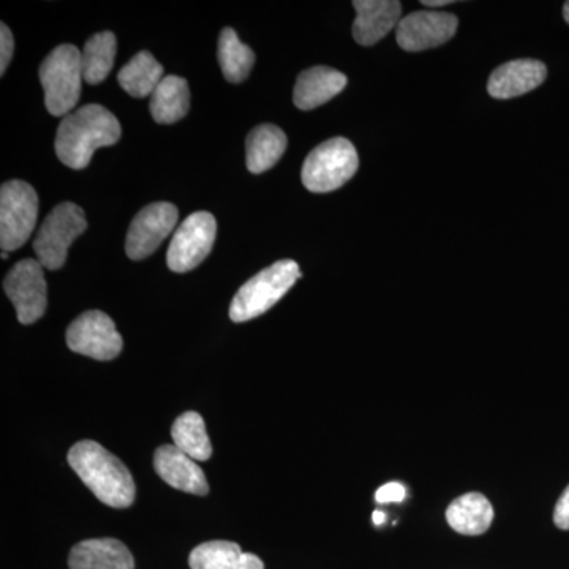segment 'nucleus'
Instances as JSON below:
<instances>
[{
	"label": "nucleus",
	"mask_w": 569,
	"mask_h": 569,
	"mask_svg": "<svg viewBox=\"0 0 569 569\" xmlns=\"http://www.w3.org/2000/svg\"><path fill=\"white\" fill-rule=\"evenodd\" d=\"M121 134V123L111 111L102 104H86L59 123L56 153L71 170H84L97 149L116 144Z\"/></svg>",
	"instance_id": "obj_1"
},
{
	"label": "nucleus",
	"mask_w": 569,
	"mask_h": 569,
	"mask_svg": "<svg viewBox=\"0 0 569 569\" xmlns=\"http://www.w3.org/2000/svg\"><path fill=\"white\" fill-rule=\"evenodd\" d=\"M69 463L93 496L111 508H129L134 482L129 468L96 441L84 440L69 451Z\"/></svg>",
	"instance_id": "obj_2"
},
{
	"label": "nucleus",
	"mask_w": 569,
	"mask_h": 569,
	"mask_svg": "<svg viewBox=\"0 0 569 569\" xmlns=\"http://www.w3.org/2000/svg\"><path fill=\"white\" fill-rule=\"evenodd\" d=\"M298 279L299 266L293 260H280L253 276L239 288L230 306V318L234 323H244L263 316L283 298Z\"/></svg>",
	"instance_id": "obj_3"
},
{
	"label": "nucleus",
	"mask_w": 569,
	"mask_h": 569,
	"mask_svg": "<svg viewBox=\"0 0 569 569\" xmlns=\"http://www.w3.org/2000/svg\"><path fill=\"white\" fill-rule=\"evenodd\" d=\"M82 52L74 44H61L44 58L40 81L44 104L50 114L66 118L80 102L82 89Z\"/></svg>",
	"instance_id": "obj_4"
},
{
	"label": "nucleus",
	"mask_w": 569,
	"mask_h": 569,
	"mask_svg": "<svg viewBox=\"0 0 569 569\" xmlns=\"http://www.w3.org/2000/svg\"><path fill=\"white\" fill-rule=\"evenodd\" d=\"M359 167L355 146L347 138L321 142L307 156L302 183L313 193H328L350 181Z\"/></svg>",
	"instance_id": "obj_5"
},
{
	"label": "nucleus",
	"mask_w": 569,
	"mask_h": 569,
	"mask_svg": "<svg viewBox=\"0 0 569 569\" xmlns=\"http://www.w3.org/2000/svg\"><path fill=\"white\" fill-rule=\"evenodd\" d=\"M86 228L88 222L80 206L69 201L56 206L41 223L33 241L37 260L50 271L61 269L66 264L70 246L73 244L74 239L84 233Z\"/></svg>",
	"instance_id": "obj_6"
},
{
	"label": "nucleus",
	"mask_w": 569,
	"mask_h": 569,
	"mask_svg": "<svg viewBox=\"0 0 569 569\" xmlns=\"http://www.w3.org/2000/svg\"><path fill=\"white\" fill-rule=\"evenodd\" d=\"M39 219V197L31 183L9 181L0 189V247L20 249L31 238Z\"/></svg>",
	"instance_id": "obj_7"
},
{
	"label": "nucleus",
	"mask_w": 569,
	"mask_h": 569,
	"mask_svg": "<svg viewBox=\"0 0 569 569\" xmlns=\"http://www.w3.org/2000/svg\"><path fill=\"white\" fill-rule=\"evenodd\" d=\"M216 234L217 222L212 213L201 211L187 217L171 239L168 268L178 274L192 271L211 253Z\"/></svg>",
	"instance_id": "obj_8"
},
{
	"label": "nucleus",
	"mask_w": 569,
	"mask_h": 569,
	"mask_svg": "<svg viewBox=\"0 0 569 569\" xmlns=\"http://www.w3.org/2000/svg\"><path fill=\"white\" fill-rule=\"evenodd\" d=\"M43 266L39 260L26 258L11 268L3 291L17 309V317L22 325H32L44 316L47 310V280Z\"/></svg>",
	"instance_id": "obj_9"
},
{
	"label": "nucleus",
	"mask_w": 569,
	"mask_h": 569,
	"mask_svg": "<svg viewBox=\"0 0 569 569\" xmlns=\"http://www.w3.org/2000/svg\"><path fill=\"white\" fill-rule=\"evenodd\" d=\"M67 346L74 353L97 361H111L121 353L123 342L114 321L107 313L89 310L67 329Z\"/></svg>",
	"instance_id": "obj_10"
},
{
	"label": "nucleus",
	"mask_w": 569,
	"mask_h": 569,
	"mask_svg": "<svg viewBox=\"0 0 569 569\" xmlns=\"http://www.w3.org/2000/svg\"><path fill=\"white\" fill-rule=\"evenodd\" d=\"M178 219V208L171 203H152L142 208L127 233V257L134 261L151 257L171 234Z\"/></svg>",
	"instance_id": "obj_11"
},
{
	"label": "nucleus",
	"mask_w": 569,
	"mask_h": 569,
	"mask_svg": "<svg viewBox=\"0 0 569 569\" xmlns=\"http://www.w3.org/2000/svg\"><path fill=\"white\" fill-rule=\"evenodd\" d=\"M458 17L443 11H415L397 26L396 39L402 50H432L447 43L458 31Z\"/></svg>",
	"instance_id": "obj_12"
},
{
	"label": "nucleus",
	"mask_w": 569,
	"mask_h": 569,
	"mask_svg": "<svg viewBox=\"0 0 569 569\" xmlns=\"http://www.w3.org/2000/svg\"><path fill=\"white\" fill-rule=\"evenodd\" d=\"M153 467L159 477L171 488L193 493V496H206L209 492L204 471L198 466L197 460L189 458L174 445H164L157 449Z\"/></svg>",
	"instance_id": "obj_13"
},
{
	"label": "nucleus",
	"mask_w": 569,
	"mask_h": 569,
	"mask_svg": "<svg viewBox=\"0 0 569 569\" xmlns=\"http://www.w3.org/2000/svg\"><path fill=\"white\" fill-rule=\"evenodd\" d=\"M353 37L362 47H372L397 29L402 3L397 0H355Z\"/></svg>",
	"instance_id": "obj_14"
},
{
	"label": "nucleus",
	"mask_w": 569,
	"mask_h": 569,
	"mask_svg": "<svg viewBox=\"0 0 569 569\" xmlns=\"http://www.w3.org/2000/svg\"><path fill=\"white\" fill-rule=\"evenodd\" d=\"M548 69L535 59H518L498 67L490 74L488 91L493 99L508 100L535 91L545 82Z\"/></svg>",
	"instance_id": "obj_15"
},
{
	"label": "nucleus",
	"mask_w": 569,
	"mask_h": 569,
	"mask_svg": "<svg viewBox=\"0 0 569 569\" xmlns=\"http://www.w3.org/2000/svg\"><path fill=\"white\" fill-rule=\"evenodd\" d=\"M70 569H134L132 552L112 538L88 539L71 549Z\"/></svg>",
	"instance_id": "obj_16"
},
{
	"label": "nucleus",
	"mask_w": 569,
	"mask_h": 569,
	"mask_svg": "<svg viewBox=\"0 0 569 569\" xmlns=\"http://www.w3.org/2000/svg\"><path fill=\"white\" fill-rule=\"evenodd\" d=\"M347 77L329 67L305 70L296 81L293 102L299 110L310 111L335 99L346 89Z\"/></svg>",
	"instance_id": "obj_17"
},
{
	"label": "nucleus",
	"mask_w": 569,
	"mask_h": 569,
	"mask_svg": "<svg viewBox=\"0 0 569 569\" xmlns=\"http://www.w3.org/2000/svg\"><path fill=\"white\" fill-rule=\"evenodd\" d=\"M447 520L449 527L458 533L478 537L492 526L493 508L482 493H466L451 501L447 509Z\"/></svg>",
	"instance_id": "obj_18"
},
{
	"label": "nucleus",
	"mask_w": 569,
	"mask_h": 569,
	"mask_svg": "<svg viewBox=\"0 0 569 569\" xmlns=\"http://www.w3.org/2000/svg\"><path fill=\"white\" fill-rule=\"evenodd\" d=\"M189 565L192 569H264L260 557L242 552L230 541L203 542L190 553Z\"/></svg>",
	"instance_id": "obj_19"
},
{
	"label": "nucleus",
	"mask_w": 569,
	"mask_h": 569,
	"mask_svg": "<svg viewBox=\"0 0 569 569\" xmlns=\"http://www.w3.org/2000/svg\"><path fill=\"white\" fill-rule=\"evenodd\" d=\"M287 134L272 123L254 127L246 141L247 168L250 173L261 174L271 170L287 151Z\"/></svg>",
	"instance_id": "obj_20"
},
{
	"label": "nucleus",
	"mask_w": 569,
	"mask_h": 569,
	"mask_svg": "<svg viewBox=\"0 0 569 569\" xmlns=\"http://www.w3.org/2000/svg\"><path fill=\"white\" fill-rule=\"evenodd\" d=\"M190 89L187 81L176 74L164 77L151 96V114L157 123L181 121L189 112Z\"/></svg>",
	"instance_id": "obj_21"
},
{
	"label": "nucleus",
	"mask_w": 569,
	"mask_h": 569,
	"mask_svg": "<svg viewBox=\"0 0 569 569\" xmlns=\"http://www.w3.org/2000/svg\"><path fill=\"white\" fill-rule=\"evenodd\" d=\"M162 80L163 67L149 51L138 52L118 74V81L123 91L137 99L152 96Z\"/></svg>",
	"instance_id": "obj_22"
},
{
	"label": "nucleus",
	"mask_w": 569,
	"mask_h": 569,
	"mask_svg": "<svg viewBox=\"0 0 569 569\" xmlns=\"http://www.w3.org/2000/svg\"><path fill=\"white\" fill-rule=\"evenodd\" d=\"M116 51H118V40L114 33L107 31L96 33L82 50V77L89 84H100L107 80L114 66Z\"/></svg>",
	"instance_id": "obj_23"
},
{
	"label": "nucleus",
	"mask_w": 569,
	"mask_h": 569,
	"mask_svg": "<svg viewBox=\"0 0 569 569\" xmlns=\"http://www.w3.org/2000/svg\"><path fill=\"white\" fill-rule=\"evenodd\" d=\"M171 437H173L174 447L197 462L211 459V440L206 432L204 419L197 411H187L176 419Z\"/></svg>",
	"instance_id": "obj_24"
},
{
	"label": "nucleus",
	"mask_w": 569,
	"mask_h": 569,
	"mask_svg": "<svg viewBox=\"0 0 569 569\" xmlns=\"http://www.w3.org/2000/svg\"><path fill=\"white\" fill-rule=\"evenodd\" d=\"M219 63L223 77L230 82H242L250 74L254 63V52L239 40L234 29L227 28L220 32Z\"/></svg>",
	"instance_id": "obj_25"
},
{
	"label": "nucleus",
	"mask_w": 569,
	"mask_h": 569,
	"mask_svg": "<svg viewBox=\"0 0 569 569\" xmlns=\"http://www.w3.org/2000/svg\"><path fill=\"white\" fill-rule=\"evenodd\" d=\"M14 40L6 22L0 24V74H6L7 67L13 58Z\"/></svg>",
	"instance_id": "obj_26"
},
{
	"label": "nucleus",
	"mask_w": 569,
	"mask_h": 569,
	"mask_svg": "<svg viewBox=\"0 0 569 569\" xmlns=\"http://www.w3.org/2000/svg\"><path fill=\"white\" fill-rule=\"evenodd\" d=\"M407 496V490L400 482H388L377 490L376 500L378 503H400Z\"/></svg>",
	"instance_id": "obj_27"
},
{
	"label": "nucleus",
	"mask_w": 569,
	"mask_h": 569,
	"mask_svg": "<svg viewBox=\"0 0 569 569\" xmlns=\"http://www.w3.org/2000/svg\"><path fill=\"white\" fill-rule=\"evenodd\" d=\"M553 522L560 530H569V486L561 493L553 509Z\"/></svg>",
	"instance_id": "obj_28"
},
{
	"label": "nucleus",
	"mask_w": 569,
	"mask_h": 569,
	"mask_svg": "<svg viewBox=\"0 0 569 569\" xmlns=\"http://www.w3.org/2000/svg\"><path fill=\"white\" fill-rule=\"evenodd\" d=\"M372 520L376 526H383L387 522V515L383 511H373Z\"/></svg>",
	"instance_id": "obj_29"
},
{
	"label": "nucleus",
	"mask_w": 569,
	"mask_h": 569,
	"mask_svg": "<svg viewBox=\"0 0 569 569\" xmlns=\"http://www.w3.org/2000/svg\"><path fill=\"white\" fill-rule=\"evenodd\" d=\"M449 0H422V6L426 7H443L448 6Z\"/></svg>",
	"instance_id": "obj_30"
},
{
	"label": "nucleus",
	"mask_w": 569,
	"mask_h": 569,
	"mask_svg": "<svg viewBox=\"0 0 569 569\" xmlns=\"http://www.w3.org/2000/svg\"><path fill=\"white\" fill-rule=\"evenodd\" d=\"M563 17L565 21H567L569 24V2L565 3L563 6Z\"/></svg>",
	"instance_id": "obj_31"
},
{
	"label": "nucleus",
	"mask_w": 569,
	"mask_h": 569,
	"mask_svg": "<svg viewBox=\"0 0 569 569\" xmlns=\"http://www.w3.org/2000/svg\"><path fill=\"white\" fill-rule=\"evenodd\" d=\"M2 258L3 260H7V258H9V252H2Z\"/></svg>",
	"instance_id": "obj_32"
}]
</instances>
